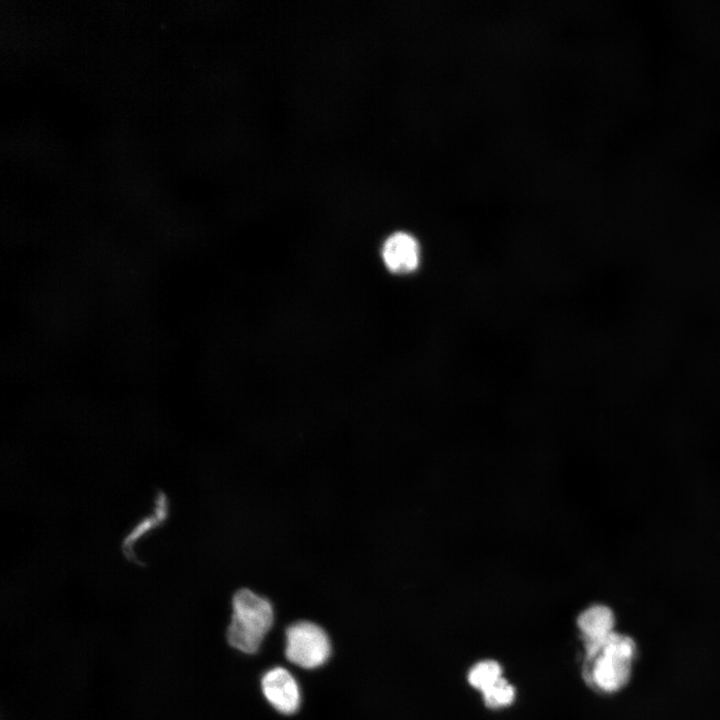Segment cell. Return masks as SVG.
I'll use <instances>...</instances> for the list:
<instances>
[{
  "label": "cell",
  "instance_id": "1",
  "mask_svg": "<svg viewBox=\"0 0 720 720\" xmlns=\"http://www.w3.org/2000/svg\"><path fill=\"white\" fill-rule=\"evenodd\" d=\"M637 654L635 640L617 631L604 640L584 646V682L602 695L618 693L632 678Z\"/></svg>",
  "mask_w": 720,
  "mask_h": 720
},
{
  "label": "cell",
  "instance_id": "2",
  "mask_svg": "<svg viewBox=\"0 0 720 720\" xmlns=\"http://www.w3.org/2000/svg\"><path fill=\"white\" fill-rule=\"evenodd\" d=\"M232 608L231 623L227 630L229 643L247 654L257 652L273 625L274 610L271 602L243 588L234 594Z\"/></svg>",
  "mask_w": 720,
  "mask_h": 720
},
{
  "label": "cell",
  "instance_id": "3",
  "mask_svg": "<svg viewBox=\"0 0 720 720\" xmlns=\"http://www.w3.org/2000/svg\"><path fill=\"white\" fill-rule=\"evenodd\" d=\"M285 640L287 660L301 668H318L327 662L331 654L327 633L311 621H297L289 625Z\"/></svg>",
  "mask_w": 720,
  "mask_h": 720
},
{
  "label": "cell",
  "instance_id": "4",
  "mask_svg": "<svg viewBox=\"0 0 720 720\" xmlns=\"http://www.w3.org/2000/svg\"><path fill=\"white\" fill-rule=\"evenodd\" d=\"M261 688L266 700L280 713H295L301 703L299 685L294 676L283 667L266 671L261 679Z\"/></svg>",
  "mask_w": 720,
  "mask_h": 720
},
{
  "label": "cell",
  "instance_id": "5",
  "mask_svg": "<svg viewBox=\"0 0 720 720\" xmlns=\"http://www.w3.org/2000/svg\"><path fill=\"white\" fill-rule=\"evenodd\" d=\"M382 258L393 273L407 274L419 265L420 247L417 240L406 232H395L384 242Z\"/></svg>",
  "mask_w": 720,
  "mask_h": 720
},
{
  "label": "cell",
  "instance_id": "6",
  "mask_svg": "<svg viewBox=\"0 0 720 720\" xmlns=\"http://www.w3.org/2000/svg\"><path fill=\"white\" fill-rule=\"evenodd\" d=\"M577 627L584 646L597 643L616 632V618L613 610L603 604H593L577 617Z\"/></svg>",
  "mask_w": 720,
  "mask_h": 720
},
{
  "label": "cell",
  "instance_id": "7",
  "mask_svg": "<svg viewBox=\"0 0 720 720\" xmlns=\"http://www.w3.org/2000/svg\"><path fill=\"white\" fill-rule=\"evenodd\" d=\"M503 667L494 659H483L471 666L467 681L481 693L503 678Z\"/></svg>",
  "mask_w": 720,
  "mask_h": 720
},
{
  "label": "cell",
  "instance_id": "8",
  "mask_svg": "<svg viewBox=\"0 0 720 720\" xmlns=\"http://www.w3.org/2000/svg\"><path fill=\"white\" fill-rule=\"evenodd\" d=\"M481 694L483 701L488 708L500 709L507 707L514 702L516 690L515 687L505 677H503Z\"/></svg>",
  "mask_w": 720,
  "mask_h": 720
}]
</instances>
